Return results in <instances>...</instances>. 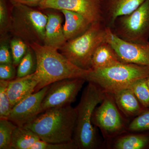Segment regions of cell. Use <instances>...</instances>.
<instances>
[{
  "instance_id": "cell-16",
  "label": "cell",
  "mask_w": 149,
  "mask_h": 149,
  "mask_svg": "<svg viewBox=\"0 0 149 149\" xmlns=\"http://www.w3.org/2000/svg\"><path fill=\"white\" fill-rule=\"evenodd\" d=\"M112 95L118 107L127 117H135L146 109L129 88L120 90Z\"/></svg>"
},
{
  "instance_id": "cell-13",
  "label": "cell",
  "mask_w": 149,
  "mask_h": 149,
  "mask_svg": "<svg viewBox=\"0 0 149 149\" xmlns=\"http://www.w3.org/2000/svg\"><path fill=\"white\" fill-rule=\"evenodd\" d=\"M145 0H101L103 22L110 28L118 17L131 13Z\"/></svg>"
},
{
  "instance_id": "cell-33",
  "label": "cell",
  "mask_w": 149,
  "mask_h": 149,
  "mask_svg": "<svg viewBox=\"0 0 149 149\" xmlns=\"http://www.w3.org/2000/svg\"><path fill=\"white\" fill-rule=\"evenodd\" d=\"M100 1H101V0H100Z\"/></svg>"
},
{
  "instance_id": "cell-15",
  "label": "cell",
  "mask_w": 149,
  "mask_h": 149,
  "mask_svg": "<svg viewBox=\"0 0 149 149\" xmlns=\"http://www.w3.org/2000/svg\"><path fill=\"white\" fill-rule=\"evenodd\" d=\"M48 19L45 30L44 45L59 49L67 41L62 25V17L57 13L46 14Z\"/></svg>"
},
{
  "instance_id": "cell-25",
  "label": "cell",
  "mask_w": 149,
  "mask_h": 149,
  "mask_svg": "<svg viewBox=\"0 0 149 149\" xmlns=\"http://www.w3.org/2000/svg\"><path fill=\"white\" fill-rule=\"evenodd\" d=\"M9 80H0V118H8L12 108L8 94Z\"/></svg>"
},
{
  "instance_id": "cell-5",
  "label": "cell",
  "mask_w": 149,
  "mask_h": 149,
  "mask_svg": "<svg viewBox=\"0 0 149 149\" xmlns=\"http://www.w3.org/2000/svg\"><path fill=\"white\" fill-rule=\"evenodd\" d=\"M107 27L103 22L91 24L82 35L67 41L58 50L73 64L85 70L91 69L93 54L107 41Z\"/></svg>"
},
{
  "instance_id": "cell-23",
  "label": "cell",
  "mask_w": 149,
  "mask_h": 149,
  "mask_svg": "<svg viewBox=\"0 0 149 149\" xmlns=\"http://www.w3.org/2000/svg\"><path fill=\"white\" fill-rule=\"evenodd\" d=\"M129 88L133 91L136 97L145 108H149V88L147 78L137 80Z\"/></svg>"
},
{
  "instance_id": "cell-6",
  "label": "cell",
  "mask_w": 149,
  "mask_h": 149,
  "mask_svg": "<svg viewBox=\"0 0 149 149\" xmlns=\"http://www.w3.org/2000/svg\"><path fill=\"white\" fill-rule=\"evenodd\" d=\"M13 4L9 31L29 46L34 43L44 45L47 15L31 7Z\"/></svg>"
},
{
  "instance_id": "cell-27",
  "label": "cell",
  "mask_w": 149,
  "mask_h": 149,
  "mask_svg": "<svg viewBox=\"0 0 149 149\" xmlns=\"http://www.w3.org/2000/svg\"><path fill=\"white\" fill-rule=\"evenodd\" d=\"M10 16L5 1L0 0V32L2 37L9 30Z\"/></svg>"
},
{
  "instance_id": "cell-9",
  "label": "cell",
  "mask_w": 149,
  "mask_h": 149,
  "mask_svg": "<svg viewBox=\"0 0 149 149\" xmlns=\"http://www.w3.org/2000/svg\"><path fill=\"white\" fill-rule=\"evenodd\" d=\"M85 81L84 78H66L51 84L42 102V113L53 108L71 105L76 101Z\"/></svg>"
},
{
  "instance_id": "cell-4",
  "label": "cell",
  "mask_w": 149,
  "mask_h": 149,
  "mask_svg": "<svg viewBox=\"0 0 149 149\" xmlns=\"http://www.w3.org/2000/svg\"><path fill=\"white\" fill-rule=\"evenodd\" d=\"M149 77V66L121 62L107 68L91 69L86 80L96 84L105 93L113 95L129 88L137 80Z\"/></svg>"
},
{
  "instance_id": "cell-14",
  "label": "cell",
  "mask_w": 149,
  "mask_h": 149,
  "mask_svg": "<svg viewBox=\"0 0 149 149\" xmlns=\"http://www.w3.org/2000/svg\"><path fill=\"white\" fill-rule=\"evenodd\" d=\"M38 85L34 74L16 77L9 81L8 94L12 109L17 104L35 93Z\"/></svg>"
},
{
  "instance_id": "cell-21",
  "label": "cell",
  "mask_w": 149,
  "mask_h": 149,
  "mask_svg": "<svg viewBox=\"0 0 149 149\" xmlns=\"http://www.w3.org/2000/svg\"><path fill=\"white\" fill-rule=\"evenodd\" d=\"M37 68V60L34 51L29 46L28 50L17 66L16 77H25L34 73Z\"/></svg>"
},
{
  "instance_id": "cell-17",
  "label": "cell",
  "mask_w": 149,
  "mask_h": 149,
  "mask_svg": "<svg viewBox=\"0 0 149 149\" xmlns=\"http://www.w3.org/2000/svg\"><path fill=\"white\" fill-rule=\"evenodd\" d=\"M60 11L64 15L65 19L63 30L67 41L82 35L92 24L91 22L80 14L65 10Z\"/></svg>"
},
{
  "instance_id": "cell-18",
  "label": "cell",
  "mask_w": 149,
  "mask_h": 149,
  "mask_svg": "<svg viewBox=\"0 0 149 149\" xmlns=\"http://www.w3.org/2000/svg\"><path fill=\"white\" fill-rule=\"evenodd\" d=\"M122 62L115 51L107 41L102 43L95 51L91 63V69H103Z\"/></svg>"
},
{
  "instance_id": "cell-7",
  "label": "cell",
  "mask_w": 149,
  "mask_h": 149,
  "mask_svg": "<svg viewBox=\"0 0 149 149\" xmlns=\"http://www.w3.org/2000/svg\"><path fill=\"white\" fill-rule=\"evenodd\" d=\"M120 39L130 42L145 43L149 40V0H145L131 13L118 17L110 27Z\"/></svg>"
},
{
  "instance_id": "cell-30",
  "label": "cell",
  "mask_w": 149,
  "mask_h": 149,
  "mask_svg": "<svg viewBox=\"0 0 149 149\" xmlns=\"http://www.w3.org/2000/svg\"><path fill=\"white\" fill-rule=\"evenodd\" d=\"M15 67L13 64H0V80H10L17 74Z\"/></svg>"
},
{
  "instance_id": "cell-2",
  "label": "cell",
  "mask_w": 149,
  "mask_h": 149,
  "mask_svg": "<svg viewBox=\"0 0 149 149\" xmlns=\"http://www.w3.org/2000/svg\"><path fill=\"white\" fill-rule=\"evenodd\" d=\"M76 120L75 107L69 105L47 110L23 127L42 141L61 143L73 141Z\"/></svg>"
},
{
  "instance_id": "cell-10",
  "label": "cell",
  "mask_w": 149,
  "mask_h": 149,
  "mask_svg": "<svg viewBox=\"0 0 149 149\" xmlns=\"http://www.w3.org/2000/svg\"><path fill=\"white\" fill-rule=\"evenodd\" d=\"M107 41L114 49L122 62L149 67V40L145 43L130 42L117 37L107 27Z\"/></svg>"
},
{
  "instance_id": "cell-11",
  "label": "cell",
  "mask_w": 149,
  "mask_h": 149,
  "mask_svg": "<svg viewBox=\"0 0 149 149\" xmlns=\"http://www.w3.org/2000/svg\"><path fill=\"white\" fill-rule=\"evenodd\" d=\"M38 6L42 9L72 11L83 15L92 24L103 22L100 0H44Z\"/></svg>"
},
{
  "instance_id": "cell-32",
  "label": "cell",
  "mask_w": 149,
  "mask_h": 149,
  "mask_svg": "<svg viewBox=\"0 0 149 149\" xmlns=\"http://www.w3.org/2000/svg\"><path fill=\"white\" fill-rule=\"evenodd\" d=\"M147 82H148V85L149 88V77L147 78Z\"/></svg>"
},
{
  "instance_id": "cell-29",
  "label": "cell",
  "mask_w": 149,
  "mask_h": 149,
  "mask_svg": "<svg viewBox=\"0 0 149 149\" xmlns=\"http://www.w3.org/2000/svg\"><path fill=\"white\" fill-rule=\"evenodd\" d=\"M0 64H13L10 47L7 42L5 37L1 38Z\"/></svg>"
},
{
  "instance_id": "cell-24",
  "label": "cell",
  "mask_w": 149,
  "mask_h": 149,
  "mask_svg": "<svg viewBox=\"0 0 149 149\" xmlns=\"http://www.w3.org/2000/svg\"><path fill=\"white\" fill-rule=\"evenodd\" d=\"M10 47L13 65L15 67L18 66L22 59L27 53L29 46L20 38L15 37L10 40Z\"/></svg>"
},
{
  "instance_id": "cell-8",
  "label": "cell",
  "mask_w": 149,
  "mask_h": 149,
  "mask_svg": "<svg viewBox=\"0 0 149 149\" xmlns=\"http://www.w3.org/2000/svg\"><path fill=\"white\" fill-rule=\"evenodd\" d=\"M92 122L101 130L106 139L121 136L128 130V125L113 96L109 93H106L104 98L94 111Z\"/></svg>"
},
{
  "instance_id": "cell-28",
  "label": "cell",
  "mask_w": 149,
  "mask_h": 149,
  "mask_svg": "<svg viewBox=\"0 0 149 149\" xmlns=\"http://www.w3.org/2000/svg\"><path fill=\"white\" fill-rule=\"evenodd\" d=\"M30 149H78L74 141L61 143H52L40 140L37 141Z\"/></svg>"
},
{
  "instance_id": "cell-31",
  "label": "cell",
  "mask_w": 149,
  "mask_h": 149,
  "mask_svg": "<svg viewBox=\"0 0 149 149\" xmlns=\"http://www.w3.org/2000/svg\"><path fill=\"white\" fill-rule=\"evenodd\" d=\"M44 0H11L13 4H19L29 7L39 6Z\"/></svg>"
},
{
  "instance_id": "cell-20",
  "label": "cell",
  "mask_w": 149,
  "mask_h": 149,
  "mask_svg": "<svg viewBox=\"0 0 149 149\" xmlns=\"http://www.w3.org/2000/svg\"><path fill=\"white\" fill-rule=\"evenodd\" d=\"M40 138L32 131L24 127L17 126L13 136V149H30Z\"/></svg>"
},
{
  "instance_id": "cell-26",
  "label": "cell",
  "mask_w": 149,
  "mask_h": 149,
  "mask_svg": "<svg viewBox=\"0 0 149 149\" xmlns=\"http://www.w3.org/2000/svg\"><path fill=\"white\" fill-rule=\"evenodd\" d=\"M128 130L133 132L149 131V108L135 117L128 125Z\"/></svg>"
},
{
  "instance_id": "cell-22",
  "label": "cell",
  "mask_w": 149,
  "mask_h": 149,
  "mask_svg": "<svg viewBox=\"0 0 149 149\" xmlns=\"http://www.w3.org/2000/svg\"><path fill=\"white\" fill-rule=\"evenodd\" d=\"M17 126L8 118H0V149H13V136Z\"/></svg>"
},
{
  "instance_id": "cell-19",
  "label": "cell",
  "mask_w": 149,
  "mask_h": 149,
  "mask_svg": "<svg viewBox=\"0 0 149 149\" xmlns=\"http://www.w3.org/2000/svg\"><path fill=\"white\" fill-rule=\"evenodd\" d=\"M149 147V133H137L118 136L113 149H143Z\"/></svg>"
},
{
  "instance_id": "cell-3",
  "label": "cell",
  "mask_w": 149,
  "mask_h": 149,
  "mask_svg": "<svg viewBox=\"0 0 149 149\" xmlns=\"http://www.w3.org/2000/svg\"><path fill=\"white\" fill-rule=\"evenodd\" d=\"M106 93L96 84L88 82L75 107L76 120L73 141L78 149H95L100 141L92 122L93 112L104 98Z\"/></svg>"
},
{
  "instance_id": "cell-1",
  "label": "cell",
  "mask_w": 149,
  "mask_h": 149,
  "mask_svg": "<svg viewBox=\"0 0 149 149\" xmlns=\"http://www.w3.org/2000/svg\"><path fill=\"white\" fill-rule=\"evenodd\" d=\"M29 46L37 60V68L33 73L38 81L35 92L63 79L82 78L86 80L91 70L82 69L73 64L55 48L36 43Z\"/></svg>"
},
{
  "instance_id": "cell-12",
  "label": "cell",
  "mask_w": 149,
  "mask_h": 149,
  "mask_svg": "<svg viewBox=\"0 0 149 149\" xmlns=\"http://www.w3.org/2000/svg\"><path fill=\"white\" fill-rule=\"evenodd\" d=\"M49 85L25 98L12 109L8 119L17 126L23 127L42 113V104Z\"/></svg>"
}]
</instances>
